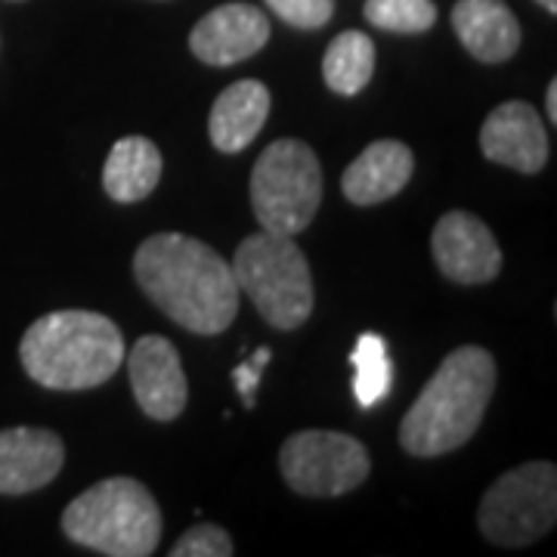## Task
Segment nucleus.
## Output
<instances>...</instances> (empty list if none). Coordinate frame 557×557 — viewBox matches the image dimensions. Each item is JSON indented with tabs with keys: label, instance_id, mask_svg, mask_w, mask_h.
Returning <instances> with one entry per match:
<instances>
[{
	"label": "nucleus",
	"instance_id": "nucleus-1",
	"mask_svg": "<svg viewBox=\"0 0 557 557\" xmlns=\"http://www.w3.org/2000/svg\"><path fill=\"white\" fill-rule=\"evenodd\" d=\"M143 295L186 332L220 335L239 313L233 267L211 245L180 233L149 236L134 255Z\"/></svg>",
	"mask_w": 557,
	"mask_h": 557
},
{
	"label": "nucleus",
	"instance_id": "nucleus-2",
	"mask_svg": "<svg viewBox=\"0 0 557 557\" xmlns=\"http://www.w3.org/2000/svg\"><path fill=\"white\" fill-rule=\"evenodd\" d=\"M493 394L496 359L474 344L453 350L403 416V449L421 458L456 453L478 434Z\"/></svg>",
	"mask_w": 557,
	"mask_h": 557
},
{
	"label": "nucleus",
	"instance_id": "nucleus-3",
	"mask_svg": "<svg viewBox=\"0 0 557 557\" xmlns=\"http://www.w3.org/2000/svg\"><path fill=\"white\" fill-rule=\"evenodd\" d=\"M20 359L28 379L50 391H90L112 379L124 362L119 325L90 310H60L28 325Z\"/></svg>",
	"mask_w": 557,
	"mask_h": 557
},
{
	"label": "nucleus",
	"instance_id": "nucleus-4",
	"mask_svg": "<svg viewBox=\"0 0 557 557\" xmlns=\"http://www.w3.org/2000/svg\"><path fill=\"white\" fill-rule=\"evenodd\" d=\"M62 530L100 555L149 557L161 539V511L139 480L109 478L69 502Z\"/></svg>",
	"mask_w": 557,
	"mask_h": 557
},
{
	"label": "nucleus",
	"instance_id": "nucleus-5",
	"mask_svg": "<svg viewBox=\"0 0 557 557\" xmlns=\"http://www.w3.org/2000/svg\"><path fill=\"white\" fill-rule=\"evenodd\" d=\"M233 276L242 295H248L258 313L278 332L300 329L313 313V276L292 236L260 230L239 242L233 258Z\"/></svg>",
	"mask_w": 557,
	"mask_h": 557
},
{
	"label": "nucleus",
	"instance_id": "nucleus-6",
	"mask_svg": "<svg viewBox=\"0 0 557 557\" xmlns=\"http://www.w3.org/2000/svg\"><path fill=\"white\" fill-rule=\"evenodd\" d=\"M322 205V168L317 152L300 139L270 143L251 171L255 218L276 236L304 233Z\"/></svg>",
	"mask_w": 557,
	"mask_h": 557
},
{
	"label": "nucleus",
	"instance_id": "nucleus-7",
	"mask_svg": "<svg viewBox=\"0 0 557 557\" xmlns=\"http://www.w3.org/2000/svg\"><path fill=\"white\" fill-rule=\"evenodd\" d=\"M480 533L493 545L520 548L545 533L557 520V468L552 461H530L486 490L480 502Z\"/></svg>",
	"mask_w": 557,
	"mask_h": 557
},
{
	"label": "nucleus",
	"instance_id": "nucleus-8",
	"mask_svg": "<svg viewBox=\"0 0 557 557\" xmlns=\"http://www.w3.org/2000/svg\"><path fill=\"white\" fill-rule=\"evenodd\" d=\"M278 468L298 496L335 498L357 490L369 478L372 461L366 446L350 434L300 431L282 443Z\"/></svg>",
	"mask_w": 557,
	"mask_h": 557
},
{
	"label": "nucleus",
	"instance_id": "nucleus-9",
	"mask_svg": "<svg viewBox=\"0 0 557 557\" xmlns=\"http://www.w3.org/2000/svg\"><path fill=\"white\" fill-rule=\"evenodd\" d=\"M434 260L440 273L458 285H480L498 276L502 248L490 226L468 211H449L434 226Z\"/></svg>",
	"mask_w": 557,
	"mask_h": 557
},
{
	"label": "nucleus",
	"instance_id": "nucleus-10",
	"mask_svg": "<svg viewBox=\"0 0 557 557\" xmlns=\"http://www.w3.org/2000/svg\"><path fill=\"white\" fill-rule=\"evenodd\" d=\"M127 375L139 409L152 421H174L186 409L189 384L180 366L177 347L168 338H139L127 354Z\"/></svg>",
	"mask_w": 557,
	"mask_h": 557
},
{
	"label": "nucleus",
	"instance_id": "nucleus-11",
	"mask_svg": "<svg viewBox=\"0 0 557 557\" xmlns=\"http://www.w3.org/2000/svg\"><path fill=\"white\" fill-rule=\"evenodd\" d=\"M480 149L486 159L502 168H511L520 174H539L548 161L545 121L530 102H502L480 127Z\"/></svg>",
	"mask_w": 557,
	"mask_h": 557
},
{
	"label": "nucleus",
	"instance_id": "nucleus-12",
	"mask_svg": "<svg viewBox=\"0 0 557 557\" xmlns=\"http://www.w3.org/2000/svg\"><path fill=\"white\" fill-rule=\"evenodd\" d=\"M270 20L255 3H223L211 10L189 35V50L208 65H236L263 50Z\"/></svg>",
	"mask_w": 557,
	"mask_h": 557
},
{
	"label": "nucleus",
	"instance_id": "nucleus-13",
	"mask_svg": "<svg viewBox=\"0 0 557 557\" xmlns=\"http://www.w3.org/2000/svg\"><path fill=\"white\" fill-rule=\"evenodd\" d=\"M65 446L47 428L0 431V496H25L44 490L62 471Z\"/></svg>",
	"mask_w": 557,
	"mask_h": 557
},
{
	"label": "nucleus",
	"instance_id": "nucleus-14",
	"mask_svg": "<svg viewBox=\"0 0 557 557\" xmlns=\"http://www.w3.org/2000/svg\"><path fill=\"white\" fill-rule=\"evenodd\" d=\"M416 156L406 143L379 139L359 152L354 164H347L341 189L354 205H381L403 193V186L412 180Z\"/></svg>",
	"mask_w": 557,
	"mask_h": 557
},
{
	"label": "nucleus",
	"instance_id": "nucleus-15",
	"mask_svg": "<svg viewBox=\"0 0 557 557\" xmlns=\"http://www.w3.org/2000/svg\"><path fill=\"white\" fill-rule=\"evenodd\" d=\"M453 28L461 47L490 65L511 60L520 47V22L505 0H458Z\"/></svg>",
	"mask_w": 557,
	"mask_h": 557
},
{
	"label": "nucleus",
	"instance_id": "nucleus-16",
	"mask_svg": "<svg viewBox=\"0 0 557 557\" xmlns=\"http://www.w3.org/2000/svg\"><path fill=\"white\" fill-rule=\"evenodd\" d=\"M270 90L263 81H236L230 84L211 109L208 134L220 152H242L258 137L270 115Z\"/></svg>",
	"mask_w": 557,
	"mask_h": 557
},
{
	"label": "nucleus",
	"instance_id": "nucleus-17",
	"mask_svg": "<svg viewBox=\"0 0 557 557\" xmlns=\"http://www.w3.org/2000/svg\"><path fill=\"white\" fill-rule=\"evenodd\" d=\"M159 146L146 137H124L112 146L106 168H102V189L109 193V199L121 205H134V201L149 199V193L159 186L161 180Z\"/></svg>",
	"mask_w": 557,
	"mask_h": 557
},
{
	"label": "nucleus",
	"instance_id": "nucleus-18",
	"mask_svg": "<svg viewBox=\"0 0 557 557\" xmlns=\"http://www.w3.org/2000/svg\"><path fill=\"white\" fill-rule=\"evenodd\" d=\"M375 75V44L362 32H341L322 60V78L341 97H357Z\"/></svg>",
	"mask_w": 557,
	"mask_h": 557
},
{
	"label": "nucleus",
	"instance_id": "nucleus-19",
	"mask_svg": "<svg viewBox=\"0 0 557 557\" xmlns=\"http://www.w3.org/2000/svg\"><path fill=\"white\" fill-rule=\"evenodd\" d=\"M354 362V394L362 409H372L379 406L381 399L391 394L394 387V362L387 357V341L375 335V332H366L359 335L357 347L350 354Z\"/></svg>",
	"mask_w": 557,
	"mask_h": 557
},
{
	"label": "nucleus",
	"instance_id": "nucleus-20",
	"mask_svg": "<svg viewBox=\"0 0 557 557\" xmlns=\"http://www.w3.org/2000/svg\"><path fill=\"white\" fill-rule=\"evenodd\" d=\"M362 13L375 28L397 35H421L437 22L434 0H366Z\"/></svg>",
	"mask_w": 557,
	"mask_h": 557
},
{
	"label": "nucleus",
	"instance_id": "nucleus-21",
	"mask_svg": "<svg viewBox=\"0 0 557 557\" xmlns=\"http://www.w3.org/2000/svg\"><path fill=\"white\" fill-rule=\"evenodd\" d=\"M233 539L218 523H196L171 548V557H230Z\"/></svg>",
	"mask_w": 557,
	"mask_h": 557
},
{
	"label": "nucleus",
	"instance_id": "nucleus-22",
	"mask_svg": "<svg viewBox=\"0 0 557 557\" xmlns=\"http://www.w3.org/2000/svg\"><path fill=\"white\" fill-rule=\"evenodd\" d=\"M267 7L278 20L295 25V28H304V32L322 28L335 13V0H267Z\"/></svg>",
	"mask_w": 557,
	"mask_h": 557
},
{
	"label": "nucleus",
	"instance_id": "nucleus-23",
	"mask_svg": "<svg viewBox=\"0 0 557 557\" xmlns=\"http://www.w3.org/2000/svg\"><path fill=\"white\" fill-rule=\"evenodd\" d=\"M270 357H273V354H270V347H258V350H255V354L245 359L239 369L233 372V379H236V387H239L242 403H245L248 409L255 406L260 375H263V369H267Z\"/></svg>",
	"mask_w": 557,
	"mask_h": 557
},
{
	"label": "nucleus",
	"instance_id": "nucleus-24",
	"mask_svg": "<svg viewBox=\"0 0 557 557\" xmlns=\"http://www.w3.org/2000/svg\"><path fill=\"white\" fill-rule=\"evenodd\" d=\"M545 106H548V121H552V124H555L557 121V78L552 81V84H548V94H545Z\"/></svg>",
	"mask_w": 557,
	"mask_h": 557
},
{
	"label": "nucleus",
	"instance_id": "nucleus-25",
	"mask_svg": "<svg viewBox=\"0 0 557 557\" xmlns=\"http://www.w3.org/2000/svg\"><path fill=\"white\" fill-rule=\"evenodd\" d=\"M536 3H539V7H545V10H548L552 16L557 13V0H536Z\"/></svg>",
	"mask_w": 557,
	"mask_h": 557
}]
</instances>
